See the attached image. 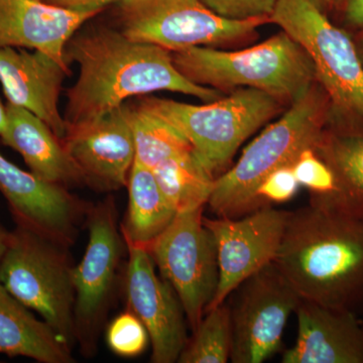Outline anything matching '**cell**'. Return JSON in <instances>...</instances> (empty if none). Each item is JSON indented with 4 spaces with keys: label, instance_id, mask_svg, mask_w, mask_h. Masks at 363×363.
<instances>
[{
    "label": "cell",
    "instance_id": "1",
    "mask_svg": "<svg viewBox=\"0 0 363 363\" xmlns=\"http://www.w3.org/2000/svg\"><path fill=\"white\" fill-rule=\"evenodd\" d=\"M65 60L80 68L77 82L68 90L66 124L97 118L131 96L156 91L190 95L206 104L224 96L184 77L168 50L135 42L108 26L76 33L66 44Z\"/></svg>",
    "mask_w": 363,
    "mask_h": 363
},
{
    "label": "cell",
    "instance_id": "2",
    "mask_svg": "<svg viewBox=\"0 0 363 363\" xmlns=\"http://www.w3.org/2000/svg\"><path fill=\"white\" fill-rule=\"evenodd\" d=\"M274 264L302 300L355 312L363 305V220L311 203L290 212Z\"/></svg>",
    "mask_w": 363,
    "mask_h": 363
},
{
    "label": "cell",
    "instance_id": "3",
    "mask_svg": "<svg viewBox=\"0 0 363 363\" xmlns=\"http://www.w3.org/2000/svg\"><path fill=\"white\" fill-rule=\"evenodd\" d=\"M326 92L314 84L215 179L207 205L218 217L240 218L262 209L257 190L277 169L293 167L301 152L316 147L326 121Z\"/></svg>",
    "mask_w": 363,
    "mask_h": 363
},
{
    "label": "cell",
    "instance_id": "4",
    "mask_svg": "<svg viewBox=\"0 0 363 363\" xmlns=\"http://www.w3.org/2000/svg\"><path fill=\"white\" fill-rule=\"evenodd\" d=\"M172 57L177 70L195 84L221 92L253 88L285 104H292L318 81L312 60L284 30L241 51L191 47Z\"/></svg>",
    "mask_w": 363,
    "mask_h": 363
},
{
    "label": "cell",
    "instance_id": "5",
    "mask_svg": "<svg viewBox=\"0 0 363 363\" xmlns=\"http://www.w3.org/2000/svg\"><path fill=\"white\" fill-rule=\"evenodd\" d=\"M140 104L177 128L216 178L242 143L283 111L285 102L264 91L238 88L204 105L145 98Z\"/></svg>",
    "mask_w": 363,
    "mask_h": 363
},
{
    "label": "cell",
    "instance_id": "6",
    "mask_svg": "<svg viewBox=\"0 0 363 363\" xmlns=\"http://www.w3.org/2000/svg\"><path fill=\"white\" fill-rule=\"evenodd\" d=\"M68 247L16 225L0 260V284L73 348L75 288Z\"/></svg>",
    "mask_w": 363,
    "mask_h": 363
},
{
    "label": "cell",
    "instance_id": "7",
    "mask_svg": "<svg viewBox=\"0 0 363 363\" xmlns=\"http://www.w3.org/2000/svg\"><path fill=\"white\" fill-rule=\"evenodd\" d=\"M114 4V18L124 35L171 52L252 39L257 28L271 23L269 18H223L202 0H119Z\"/></svg>",
    "mask_w": 363,
    "mask_h": 363
},
{
    "label": "cell",
    "instance_id": "8",
    "mask_svg": "<svg viewBox=\"0 0 363 363\" xmlns=\"http://www.w3.org/2000/svg\"><path fill=\"white\" fill-rule=\"evenodd\" d=\"M269 18L307 52L334 105L363 123V64L347 33L314 0H279Z\"/></svg>",
    "mask_w": 363,
    "mask_h": 363
},
{
    "label": "cell",
    "instance_id": "9",
    "mask_svg": "<svg viewBox=\"0 0 363 363\" xmlns=\"http://www.w3.org/2000/svg\"><path fill=\"white\" fill-rule=\"evenodd\" d=\"M204 207L176 215L147 247L162 279L175 291L192 331L206 314L219 281L218 255Z\"/></svg>",
    "mask_w": 363,
    "mask_h": 363
},
{
    "label": "cell",
    "instance_id": "10",
    "mask_svg": "<svg viewBox=\"0 0 363 363\" xmlns=\"http://www.w3.org/2000/svg\"><path fill=\"white\" fill-rule=\"evenodd\" d=\"M89 240L80 264L73 267L76 342L86 357H93L111 305L117 272L126 242L117 226L111 197L89 207L86 215Z\"/></svg>",
    "mask_w": 363,
    "mask_h": 363
},
{
    "label": "cell",
    "instance_id": "11",
    "mask_svg": "<svg viewBox=\"0 0 363 363\" xmlns=\"http://www.w3.org/2000/svg\"><path fill=\"white\" fill-rule=\"evenodd\" d=\"M234 292L235 298L229 305L231 362H266L281 350L286 322L302 298L274 262L245 279Z\"/></svg>",
    "mask_w": 363,
    "mask_h": 363
},
{
    "label": "cell",
    "instance_id": "12",
    "mask_svg": "<svg viewBox=\"0 0 363 363\" xmlns=\"http://www.w3.org/2000/svg\"><path fill=\"white\" fill-rule=\"evenodd\" d=\"M289 216L290 212L269 206L240 218L204 217L216 241L219 267L218 286L208 310L225 303L245 279L274 262Z\"/></svg>",
    "mask_w": 363,
    "mask_h": 363
},
{
    "label": "cell",
    "instance_id": "13",
    "mask_svg": "<svg viewBox=\"0 0 363 363\" xmlns=\"http://www.w3.org/2000/svg\"><path fill=\"white\" fill-rule=\"evenodd\" d=\"M126 250L128 305L149 332L152 362H178L188 341L187 318L181 301L168 281L157 277L147 248L126 242Z\"/></svg>",
    "mask_w": 363,
    "mask_h": 363
},
{
    "label": "cell",
    "instance_id": "14",
    "mask_svg": "<svg viewBox=\"0 0 363 363\" xmlns=\"http://www.w3.org/2000/svg\"><path fill=\"white\" fill-rule=\"evenodd\" d=\"M62 142L82 172L86 185L99 191L128 186L135 159L128 104L84 123L66 124Z\"/></svg>",
    "mask_w": 363,
    "mask_h": 363
},
{
    "label": "cell",
    "instance_id": "15",
    "mask_svg": "<svg viewBox=\"0 0 363 363\" xmlns=\"http://www.w3.org/2000/svg\"><path fill=\"white\" fill-rule=\"evenodd\" d=\"M0 193L16 225L28 227L69 247L89 206L68 189L50 183L9 162L0 152Z\"/></svg>",
    "mask_w": 363,
    "mask_h": 363
},
{
    "label": "cell",
    "instance_id": "16",
    "mask_svg": "<svg viewBox=\"0 0 363 363\" xmlns=\"http://www.w3.org/2000/svg\"><path fill=\"white\" fill-rule=\"evenodd\" d=\"M70 70L39 50L0 47V83L7 102L28 109L63 140L65 117L59 111L62 83Z\"/></svg>",
    "mask_w": 363,
    "mask_h": 363
},
{
    "label": "cell",
    "instance_id": "17",
    "mask_svg": "<svg viewBox=\"0 0 363 363\" xmlns=\"http://www.w3.org/2000/svg\"><path fill=\"white\" fill-rule=\"evenodd\" d=\"M100 9H68L44 0H0V47L39 50L69 69L68 40Z\"/></svg>",
    "mask_w": 363,
    "mask_h": 363
},
{
    "label": "cell",
    "instance_id": "18",
    "mask_svg": "<svg viewBox=\"0 0 363 363\" xmlns=\"http://www.w3.org/2000/svg\"><path fill=\"white\" fill-rule=\"evenodd\" d=\"M298 337L283 363H363V323L357 313L302 300Z\"/></svg>",
    "mask_w": 363,
    "mask_h": 363
},
{
    "label": "cell",
    "instance_id": "19",
    "mask_svg": "<svg viewBox=\"0 0 363 363\" xmlns=\"http://www.w3.org/2000/svg\"><path fill=\"white\" fill-rule=\"evenodd\" d=\"M1 143L20 152L26 166L43 180L68 188L85 183L82 172L52 128L23 107L6 104Z\"/></svg>",
    "mask_w": 363,
    "mask_h": 363
},
{
    "label": "cell",
    "instance_id": "20",
    "mask_svg": "<svg viewBox=\"0 0 363 363\" xmlns=\"http://www.w3.org/2000/svg\"><path fill=\"white\" fill-rule=\"evenodd\" d=\"M0 284V354L40 363H72V347Z\"/></svg>",
    "mask_w": 363,
    "mask_h": 363
},
{
    "label": "cell",
    "instance_id": "21",
    "mask_svg": "<svg viewBox=\"0 0 363 363\" xmlns=\"http://www.w3.org/2000/svg\"><path fill=\"white\" fill-rule=\"evenodd\" d=\"M128 208L121 233L126 242L147 248L175 218L152 169L133 162L128 177Z\"/></svg>",
    "mask_w": 363,
    "mask_h": 363
},
{
    "label": "cell",
    "instance_id": "22",
    "mask_svg": "<svg viewBox=\"0 0 363 363\" xmlns=\"http://www.w3.org/2000/svg\"><path fill=\"white\" fill-rule=\"evenodd\" d=\"M315 150L338 182L335 200L326 209L363 220V131L323 133Z\"/></svg>",
    "mask_w": 363,
    "mask_h": 363
},
{
    "label": "cell",
    "instance_id": "23",
    "mask_svg": "<svg viewBox=\"0 0 363 363\" xmlns=\"http://www.w3.org/2000/svg\"><path fill=\"white\" fill-rule=\"evenodd\" d=\"M152 172L177 214L207 205L216 179L205 169L194 150L167 160Z\"/></svg>",
    "mask_w": 363,
    "mask_h": 363
},
{
    "label": "cell",
    "instance_id": "24",
    "mask_svg": "<svg viewBox=\"0 0 363 363\" xmlns=\"http://www.w3.org/2000/svg\"><path fill=\"white\" fill-rule=\"evenodd\" d=\"M128 117L135 142V161L145 168L152 169L167 160L193 152L192 145L180 131L140 102L135 106L128 105Z\"/></svg>",
    "mask_w": 363,
    "mask_h": 363
},
{
    "label": "cell",
    "instance_id": "25",
    "mask_svg": "<svg viewBox=\"0 0 363 363\" xmlns=\"http://www.w3.org/2000/svg\"><path fill=\"white\" fill-rule=\"evenodd\" d=\"M231 333L230 307L217 306L208 310L193 337L188 339L179 357V363H226L230 360Z\"/></svg>",
    "mask_w": 363,
    "mask_h": 363
},
{
    "label": "cell",
    "instance_id": "26",
    "mask_svg": "<svg viewBox=\"0 0 363 363\" xmlns=\"http://www.w3.org/2000/svg\"><path fill=\"white\" fill-rule=\"evenodd\" d=\"M293 171L300 186H305L311 192V204L323 208L331 206L338 192L337 178L315 147L301 152L293 164Z\"/></svg>",
    "mask_w": 363,
    "mask_h": 363
},
{
    "label": "cell",
    "instance_id": "27",
    "mask_svg": "<svg viewBox=\"0 0 363 363\" xmlns=\"http://www.w3.org/2000/svg\"><path fill=\"white\" fill-rule=\"evenodd\" d=\"M149 340V332L145 325L130 310L114 318L107 327V344L118 357H138L147 348Z\"/></svg>",
    "mask_w": 363,
    "mask_h": 363
},
{
    "label": "cell",
    "instance_id": "28",
    "mask_svg": "<svg viewBox=\"0 0 363 363\" xmlns=\"http://www.w3.org/2000/svg\"><path fill=\"white\" fill-rule=\"evenodd\" d=\"M279 0H202L205 6L223 18L248 20L271 18Z\"/></svg>",
    "mask_w": 363,
    "mask_h": 363
},
{
    "label": "cell",
    "instance_id": "29",
    "mask_svg": "<svg viewBox=\"0 0 363 363\" xmlns=\"http://www.w3.org/2000/svg\"><path fill=\"white\" fill-rule=\"evenodd\" d=\"M300 184L293 167H284L274 171L262 182L257 190V198L262 208L290 201L298 192Z\"/></svg>",
    "mask_w": 363,
    "mask_h": 363
},
{
    "label": "cell",
    "instance_id": "30",
    "mask_svg": "<svg viewBox=\"0 0 363 363\" xmlns=\"http://www.w3.org/2000/svg\"><path fill=\"white\" fill-rule=\"evenodd\" d=\"M48 4L68 9H100L104 11L105 7L111 4H116L119 0H44Z\"/></svg>",
    "mask_w": 363,
    "mask_h": 363
},
{
    "label": "cell",
    "instance_id": "31",
    "mask_svg": "<svg viewBox=\"0 0 363 363\" xmlns=\"http://www.w3.org/2000/svg\"><path fill=\"white\" fill-rule=\"evenodd\" d=\"M344 11L350 26L363 28V0H345Z\"/></svg>",
    "mask_w": 363,
    "mask_h": 363
},
{
    "label": "cell",
    "instance_id": "32",
    "mask_svg": "<svg viewBox=\"0 0 363 363\" xmlns=\"http://www.w3.org/2000/svg\"><path fill=\"white\" fill-rule=\"evenodd\" d=\"M11 231L7 230L6 227L0 224V260L4 257V253L11 242Z\"/></svg>",
    "mask_w": 363,
    "mask_h": 363
},
{
    "label": "cell",
    "instance_id": "33",
    "mask_svg": "<svg viewBox=\"0 0 363 363\" xmlns=\"http://www.w3.org/2000/svg\"><path fill=\"white\" fill-rule=\"evenodd\" d=\"M7 123L6 105L2 104L0 100V135L6 130Z\"/></svg>",
    "mask_w": 363,
    "mask_h": 363
},
{
    "label": "cell",
    "instance_id": "34",
    "mask_svg": "<svg viewBox=\"0 0 363 363\" xmlns=\"http://www.w3.org/2000/svg\"><path fill=\"white\" fill-rule=\"evenodd\" d=\"M314 1L320 9H323V7L336 6L340 2H342L343 0H314Z\"/></svg>",
    "mask_w": 363,
    "mask_h": 363
}]
</instances>
